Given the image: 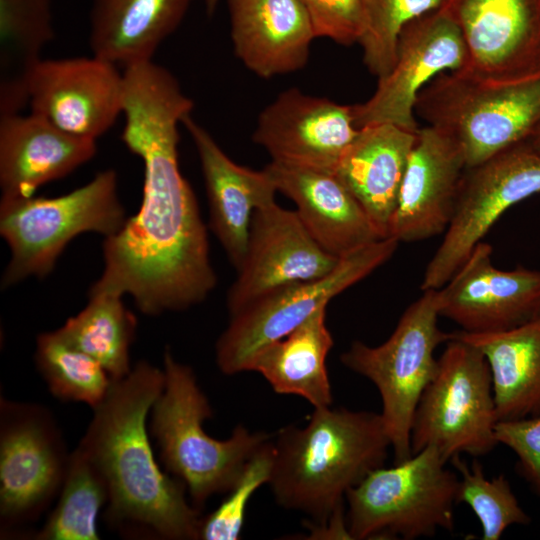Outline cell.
Returning <instances> with one entry per match:
<instances>
[{
	"label": "cell",
	"instance_id": "obj_1",
	"mask_svg": "<svg viewBox=\"0 0 540 540\" xmlns=\"http://www.w3.org/2000/svg\"><path fill=\"white\" fill-rule=\"evenodd\" d=\"M122 140L144 164L139 211L102 249L104 271L88 295L129 294L146 315L181 311L210 294L217 277L196 197L178 163V124L193 102L152 61L123 71Z\"/></svg>",
	"mask_w": 540,
	"mask_h": 540
},
{
	"label": "cell",
	"instance_id": "obj_2",
	"mask_svg": "<svg viewBox=\"0 0 540 540\" xmlns=\"http://www.w3.org/2000/svg\"><path fill=\"white\" fill-rule=\"evenodd\" d=\"M163 386V369L147 361L112 379L77 447L105 479L104 517L111 528L126 535L195 540L199 509L189 504L185 484L161 470L148 437V415Z\"/></svg>",
	"mask_w": 540,
	"mask_h": 540
},
{
	"label": "cell",
	"instance_id": "obj_3",
	"mask_svg": "<svg viewBox=\"0 0 540 540\" xmlns=\"http://www.w3.org/2000/svg\"><path fill=\"white\" fill-rule=\"evenodd\" d=\"M272 441L273 496L307 515L311 529L344 510L346 493L383 466L391 447L381 414L331 406L314 408L305 426L282 427Z\"/></svg>",
	"mask_w": 540,
	"mask_h": 540
},
{
	"label": "cell",
	"instance_id": "obj_4",
	"mask_svg": "<svg viewBox=\"0 0 540 540\" xmlns=\"http://www.w3.org/2000/svg\"><path fill=\"white\" fill-rule=\"evenodd\" d=\"M163 372L164 386L151 409V432L166 470L185 484L199 508L211 496L227 493L272 435L238 425L225 440L209 436L203 422L213 411L192 368L166 349Z\"/></svg>",
	"mask_w": 540,
	"mask_h": 540
},
{
	"label": "cell",
	"instance_id": "obj_5",
	"mask_svg": "<svg viewBox=\"0 0 540 540\" xmlns=\"http://www.w3.org/2000/svg\"><path fill=\"white\" fill-rule=\"evenodd\" d=\"M415 114L452 138L471 167L531 138L540 124V75L495 81L446 71L421 90Z\"/></svg>",
	"mask_w": 540,
	"mask_h": 540
},
{
	"label": "cell",
	"instance_id": "obj_6",
	"mask_svg": "<svg viewBox=\"0 0 540 540\" xmlns=\"http://www.w3.org/2000/svg\"><path fill=\"white\" fill-rule=\"evenodd\" d=\"M126 220L112 169L58 197H1L0 233L11 251L1 286L45 277L77 235L95 232L106 238L119 232Z\"/></svg>",
	"mask_w": 540,
	"mask_h": 540
},
{
	"label": "cell",
	"instance_id": "obj_7",
	"mask_svg": "<svg viewBox=\"0 0 540 540\" xmlns=\"http://www.w3.org/2000/svg\"><path fill=\"white\" fill-rule=\"evenodd\" d=\"M433 447L392 467L371 471L347 493L351 539L396 536L405 540L452 531L459 477Z\"/></svg>",
	"mask_w": 540,
	"mask_h": 540
},
{
	"label": "cell",
	"instance_id": "obj_8",
	"mask_svg": "<svg viewBox=\"0 0 540 540\" xmlns=\"http://www.w3.org/2000/svg\"><path fill=\"white\" fill-rule=\"evenodd\" d=\"M436 290H426L401 315L390 337L378 346L354 341L340 356L348 369L378 389L381 416L399 463L412 455L411 429L419 400L438 368L436 348L452 338L438 326Z\"/></svg>",
	"mask_w": 540,
	"mask_h": 540
},
{
	"label": "cell",
	"instance_id": "obj_9",
	"mask_svg": "<svg viewBox=\"0 0 540 540\" xmlns=\"http://www.w3.org/2000/svg\"><path fill=\"white\" fill-rule=\"evenodd\" d=\"M497 422L487 359L452 332L414 413L412 454L433 447L446 462L462 453L484 456L498 445Z\"/></svg>",
	"mask_w": 540,
	"mask_h": 540
},
{
	"label": "cell",
	"instance_id": "obj_10",
	"mask_svg": "<svg viewBox=\"0 0 540 540\" xmlns=\"http://www.w3.org/2000/svg\"><path fill=\"white\" fill-rule=\"evenodd\" d=\"M399 242L386 237L342 258L326 276L278 289L230 316L216 342L220 371L234 375L250 370L255 356L300 326L329 301L387 262Z\"/></svg>",
	"mask_w": 540,
	"mask_h": 540
},
{
	"label": "cell",
	"instance_id": "obj_11",
	"mask_svg": "<svg viewBox=\"0 0 540 540\" xmlns=\"http://www.w3.org/2000/svg\"><path fill=\"white\" fill-rule=\"evenodd\" d=\"M70 453L52 412L0 400V532L13 536L59 495Z\"/></svg>",
	"mask_w": 540,
	"mask_h": 540
},
{
	"label": "cell",
	"instance_id": "obj_12",
	"mask_svg": "<svg viewBox=\"0 0 540 540\" xmlns=\"http://www.w3.org/2000/svg\"><path fill=\"white\" fill-rule=\"evenodd\" d=\"M539 192L540 152L529 141L466 167L451 222L426 266L421 290L444 286L507 209Z\"/></svg>",
	"mask_w": 540,
	"mask_h": 540
},
{
	"label": "cell",
	"instance_id": "obj_13",
	"mask_svg": "<svg viewBox=\"0 0 540 540\" xmlns=\"http://www.w3.org/2000/svg\"><path fill=\"white\" fill-rule=\"evenodd\" d=\"M467 66L465 42L446 8L419 16L402 29L395 63L378 79L374 94L351 106L355 126L391 123L417 132L415 104L421 90L439 74Z\"/></svg>",
	"mask_w": 540,
	"mask_h": 540
},
{
	"label": "cell",
	"instance_id": "obj_14",
	"mask_svg": "<svg viewBox=\"0 0 540 540\" xmlns=\"http://www.w3.org/2000/svg\"><path fill=\"white\" fill-rule=\"evenodd\" d=\"M339 261L314 240L296 211L276 202L258 208L245 259L227 294L229 314L283 287L322 278Z\"/></svg>",
	"mask_w": 540,
	"mask_h": 540
},
{
	"label": "cell",
	"instance_id": "obj_15",
	"mask_svg": "<svg viewBox=\"0 0 540 540\" xmlns=\"http://www.w3.org/2000/svg\"><path fill=\"white\" fill-rule=\"evenodd\" d=\"M123 73L99 58L41 59L28 85L31 112L60 130L96 141L123 111Z\"/></svg>",
	"mask_w": 540,
	"mask_h": 540
},
{
	"label": "cell",
	"instance_id": "obj_16",
	"mask_svg": "<svg viewBox=\"0 0 540 540\" xmlns=\"http://www.w3.org/2000/svg\"><path fill=\"white\" fill-rule=\"evenodd\" d=\"M492 247L479 242L458 271L436 290L439 315L467 333L521 326L540 313V270L492 263Z\"/></svg>",
	"mask_w": 540,
	"mask_h": 540
},
{
	"label": "cell",
	"instance_id": "obj_17",
	"mask_svg": "<svg viewBox=\"0 0 540 540\" xmlns=\"http://www.w3.org/2000/svg\"><path fill=\"white\" fill-rule=\"evenodd\" d=\"M468 53L464 69L495 81L540 75V0H446Z\"/></svg>",
	"mask_w": 540,
	"mask_h": 540
},
{
	"label": "cell",
	"instance_id": "obj_18",
	"mask_svg": "<svg viewBox=\"0 0 540 540\" xmlns=\"http://www.w3.org/2000/svg\"><path fill=\"white\" fill-rule=\"evenodd\" d=\"M358 132L351 106L292 88L261 112L253 141L272 161L335 172Z\"/></svg>",
	"mask_w": 540,
	"mask_h": 540
},
{
	"label": "cell",
	"instance_id": "obj_19",
	"mask_svg": "<svg viewBox=\"0 0 540 540\" xmlns=\"http://www.w3.org/2000/svg\"><path fill=\"white\" fill-rule=\"evenodd\" d=\"M465 169L462 150L452 138L431 126L419 128L388 237L417 242L445 233Z\"/></svg>",
	"mask_w": 540,
	"mask_h": 540
},
{
	"label": "cell",
	"instance_id": "obj_20",
	"mask_svg": "<svg viewBox=\"0 0 540 540\" xmlns=\"http://www.w3.org/2000/svg\"><path fill=\"white\" fill-rule=\"evenodd\" d=\"M265 170L277 191L295 203L303 225L328 253L342 258L383 238L334 172L275 161Z\"/></svg>",
	"mask_w": 540,
	"mask_h": 540
},
{
	"label": "cell",
	"instance_id": "obj_21",
	"mask_svg": "<svg viewBox=\"0 0 540 540\" xmlns=\"http://www.w3.org/2000/svg\"><path fill=\"white\" fill-rule=\"evenodd\" d=\"M182 124L199 155L211 229L238 270L246 256L253 214L275 202L276 186L265 169L255 171L232 161L190 114Z\"/></svg>",
	"mask_w": 540,
	"mask_h": 540
},
{
	"label": "cell",
	"instance_id": "obj_22",
	"mask_svg": "<svg viewBox=\"0 0 540 540\" xmlns=\"http://www.w3.org/2000/svg\"><path fill=\"white\" fill-rule=\"evenodd\" d=\"M96 141L72 136L30 113L0 115L2 198L30 197L91 160Z\"/></svg>",
	"mask_w": 540,
	"mask_h": 540
},
{
	"label": "cell",
	"instance_id": "obj_23",
	"mask_svg": "<svg viewBox=\"0 0 540 540\" xmlns=\"http://www.w3.org/2000/svg\"><path fill=\"white\" fill-rule=\"evenodd\" d=\"M238 58L262 78L297 71L316 37L300 0H227Z\"/></svg>",
	"mask_w": 540,
	"mask_h": 540
},
{
	"label": "cell",
	"instance_id": "obj_24",
	"mask_svg": "<svg viewBox=\"0 0 540 540\" xmlns=\"http://www.w3.org/2000/svg\"><path fill=\"white\" fill-rule=\"evenodd\" d=\"M416 134L391 123L359 128L334 172L383 238L388 237Z\"/></svg>",
	"mask_w": 540,
	"mask_h": 540
},
{
	"label": "cell",
	"instance_id": "obj_25",
	"mask_svg": "<svg viewBox=\"0 0 540 540\" xmlns=\"http://www.w3.org/2000/svg\"><path fill=\"white\" fill-rule=\"evenodd\" d=\"M191 0H93L92 54L123 67L152 60L181 23Z\"/></svg>",
	"mask_w": 540,
	"mask_h": 540
},
{
	"label": "cell",
	"instance_id": "obj_26",
	"mask_svg": "<svg viewBox=\"0 0 540 540\" xmlns=\"http://www.w3.org/2000/svg\"><path fill=\"white\" fill-rule=\"evenodd\" d=\"M453 336L474 345L486 357L498 421L540 415V313L507 331L475 334L459 330Z\"/></svg>",
	"mask_w": 540,
	"mask_h": 540
},
{
	"label": "cell",
	"instance_id": "obj_27",
	"mask_svg": "<svg viewBox=\"0 0 540 540\" xmlns=\"http://www.w3.org/2000/svg\"><path fill=\"white\" fill-rule=\"evenodd\" d=\"M333 345L323 307L288 335L264 347L249 371L260 373L278 394L300 396L314 408L328 407L333 398L326 359Z\"/></svg>",
	"mask_w": 540,
	"mask_h": 540
},
{
	"label": "cell",
	"instance_id": "obj_28",
	"mask_svg": "<svg viewBox=\"0 0 540 540\" xmlns=\"http://www.w3.org/2000/svg\"><path fill=\"white\" fill-rule=\"evenodd\" d=\"M53 38L52 0H0V115L28 105L31 74Z\"/></svg>",
	"mask_w": 540,
	"mask_h": 540
},
{
	"label": "cell",
	"instance_id": "obj_29",
	"mask_svg": "<svg viewBox=\"0 0 540 540\" xmlns=\"http://www.w3.org/2000/svg\"><path fill=\"white\" fill-rule=\"evenodd\" d=\"M137 321L125 307L122 296L112 293L89 295L86 307L57 329L74 347L90 355L105 368L113 380L132 370L129 350Z\"/></svg>",
	"mask_w": 540,
	"mask_h": 540
},
{
	"label": "cell",
	"instance_id": "obj_30",
	"mask_svg": "<svg viewBox=\"0 0 540 540\" xmlns=\"http://www.w3.org/2000/svg\"><path fill=\"white\" fill-rule=\"evenodd\" d=\"M108 502L104 477L77 447L70 453L58 501L35 540H99L97 519Z\"/></svg>",
	"mask_w": 540,
	"mask_h": 540
},
{
	"label": "cell",
	"instance_id": "obj_31",
	"mask_svg": "<svg viewBox=\"0 0 540 540\" xmlns=\"http://www.w3.org/2000/svg\"><path fill=\"white\" fill-rule=\"evenodd\" d=\"M35 363L50 393L92 409L105 398L112 378L96 359L67 342L58 330L37 336Z\"/></svg>",
	"mask_w": 540,
	"mask_h": 540
},
{
	"label": "cell",
	"instance_id": "obj_32",
	"mask_svg": "<svg viewBox=\"0 0 540 540\" xmlns=\"http://www.w3.org/2000/svg\"><path fill=\"white\" fill-rule=\"evenodd\" d=\"M459 473L457 503L467 504L478 518L482 540H498L511 525H527L530 516L520 506L504 474L487 478L478 460L468 464L461 455L450 459Z\"/></svg>",
	"mask_w": 540,
	"mask_h": 540
},
{
	"label": "cell",
	"instance_id": "obj_33",
	"mask_svg": "<svg viewBox=\"0 0 540 540\" xmlns=\"http://www.w3.org/2000/svg\"><path fill=\"white\" fill-rule=\"evenodd\" d=\"M446 0H362L364 26L358 41L368 70L379 78L393 67L399 35L412 20Z\"/></svg>",
	"mask_w": 540,
	"mask_h": 540
},
{
	"label": "cell",
	"instance_id": "obj_34",
	"mask_svg": "<svg viewBox=\"0 0 540 540\" xmlns=\"http://www.w3.org/2000/svg\"><path fill=\"white\" fill-rule=\"evenodd\" d=\"M273 437V436H272ZM274 459L272 438L247 462L228 496L205 518H202L199 539L237 540L245 521L247 505L253 494L269 482Z\"/></svg>",
	"mask_w": 540,
	"mask_h": 540
},
{
	"label": "cell",
	"instance_id": "obj_35",
	"mask_svg": "<svg viewBox=\"0 0 540 540\" xmlns=\"http://www.w3.org/2000/svg\"><path fill=\"white\" fill-rule=\"evenodd\" d=\"M316 37H326L341 45L359 41L364 14L362 0H300Z\"/></svg>",
	"mask_w": 540,
	"mask_h": 540
},
{
	"label": "cell",
	"instance_id": "obj_36",
	"mask_svg": "<svg viewBox=\"0 0 540 540\" xmlns=\"http://www.w3.org/2000/svg\"><path fill=\"white\" fill-rule=\"evenodd\" d=\"M495 437L514 452L518 473L540 499V415L498 421Z\"/></svg>",
	"mask_w": 540,
	"mask_h": 540
},
{
	"label": "cell",
	"instance_id": "obj_37",
	"mask_svg": "<svg viewBox=\"0 0 540 540\" xmlns=\"http://www.w3.org/2000/svg\"><path fill=\"white\" fill-rule=\"evenodd\" d=\"M528 141L536 150L540 152V124Z\"/></svg>",
	"mask_w": 540,
	"mask_h": 540
},
{
	"label": "cell",
	"instance_id": "obj_38",
	"mask_svg": "<svg viewBox=\"0 0 540 540\" xmlns=\"http://www.w3.org/2000/svg\"><path fill=\"white\" fill-rule=\"evenodd\" d=\"M219 0H206V10L208 14H212L215 11V8Z\"/></svg>",
	"mask_w": 540,
	"mask_h": 540
}]
</instances>
